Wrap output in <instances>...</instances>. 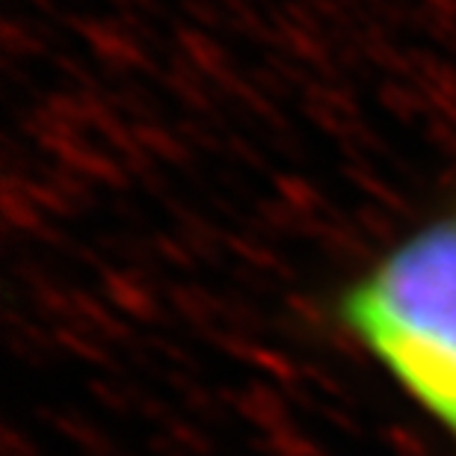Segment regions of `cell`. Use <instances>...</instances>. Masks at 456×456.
<instances>
[{
    "label": "cell",
    "mask_w": 456,
    "mask_h": 456,
    "mask_svg": "<svg viewBox=\"0 0 456 456\" xmlns=\"http://www.w3.org/2000/svg\"><path fill=\"white\" fill-rule=\"evenodd\" d=\"M338 321L456 439V202L341 290Z\"/></svg>",
    "instance_id": "obj_1"
}]
</instances>
